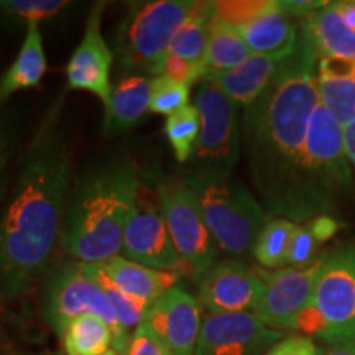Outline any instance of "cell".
Instances as JSON below:
<instances>
[{"label": "cell", "mask_w": 355, "mask_h": 355, "mask_svg": "<svg viewBox=\"0 0 355 355\" xmlns=\"http://www.w3.org/2000/svg\"><path fill=\"white\" fill-rule=\"evenodd\" d=\"M196 7V0H150L128 10L115 38V58L123 69L157 78L170 55L176 33Z\"/></svg>", "instance_id": "obj_6"}, {"label": "cell", "mask_w": 355, "mask_h": 355, "mask_svg": "<svg viewBox=\"0 0 355 355\" xmlns=\"http://www.w3.org/2000/svg\"><path fill=\"white\" fill-rule=\"evenodd\" d=\"M61 337L68 355H104L114 349L112 329L96 316L74 319Z\"/></svg>", "instance_id": "obj_25"}, {"label": "cell", "mask_w": 355, "mask_h": 355, "mask_svg": "<svg viewBox=\"0 0 355 355\" xmlns=\"http://www.w3.org/2000/svg\"><path fill=\"white\" fill-rule=\"evenodd\" d=\"M60 97L20 158L10 201L0 217V303L21 298L46 277L60 242L71 188V150Z\"/></svg>", "instance_id": "obj_1"}, {"label": "cell", "mask_w": 355, "mask_h": 355, "mask_svg": "<svg viewBox=\"0 0 355 355\" xmlns=\"http://www.w3.org/2000/svg\"><path fill=\"white\" fill-rule=\"evenodd\" d=\"M125 259L163 272H176L181 261L159 207L139 196L123 230Z\"/></svg>", "instance_id": "obj_16"}, {"label": "cell", "mask_w": 355, "mask_h": 355, "mask_svg": "<svg viewBox=\"0 0 355 355\" xmlns=\"http://www.w3.org/2000/svg\"><path fill=\"white\" fill-rule=\"evenodd\" d=\"M125 355H170V352L162 340L153 334V331L141 322L130 336Z\"/></svg>", "instance_id": "obj_35"}, {"label": "cell", "mask_w": 355, "mask_h": 355, "mask_svg": "<svg viewBox=\"0 0 355 355\" xmlns=\"http://www.w3.org/2000/svg\"><path fill=\"white\" fill-rule=\"evenodd\" d=\"M293 53V51H291ZM286 56H259L252 55L242 64L224 71V73H209L202 81H209L230 97L239 107H248L263 94L273 78L277 76L279 66Z\"/></svg>", "instance_id": "obj_18"}, {"label": "cell", "mask_w": 355, "mask_h": 355, "mask_svg": "<svg viewBox=\"0 0 355 355\" xmlns=\"http://www.w3.org/2000/svg\"><path fill=\"white\" fill-rule=\"evenodd\" d=\"M89 270L107 278L119 290L132 296V298L153 304L163 293L176 286L180 273L153 270L148 266L137 263L125 257H112V259L99 261V263H84Z\"/></svg>", "instance_id": "obj_17"}, {"label": "cell", "mask_w": 355, "mask_h": 355, "mask_svg": "<svg viewBox=\"0 0 355 355\" xmlns=\"http://www.w3.org/2000/svg\"><path fill=\"white\" fill-rule=\"evenodd\" d=\"M105 3H96L87 17L81 43L69 58L66 66L68 87L74 91H86L99 97L102 104H109L114 86L110 83V73L115 60V53L102 35V13Z\"/></svg>", "instance_id": "obj_14"}, {"label": "cell", "mask_w": 355, "mask_h": 355, "mask_svg": "<svg viewBox=\"0 0 355 355\" xmlns=\"http://www.w3.org/2000/svg\"><path fill=\"white\" fill-rule=\"evenodd\" d=\"M311 303L327 324L324 343L332 344L355 322V245L322 259Z\"/></svg>", "instance_id": "obj_10"}, {"label": "cell", "mask_w": 355, "mask_h": 355, "mask_svg": "<svg viewBox=\"0 0 355 355\" xmlns=\"http://www.w3.org/2000/svg\"><path fill=\"white\" fill-rule=\"evenodd\" d=\"M43 355H46V354H43Z\"/></svg>", "instance_id": "obj_45"}, {"label": "cell", "mask_w": 355, "mask_h": 355, "mask_svg": "<svg viewBox=\"0 0 355 355\" xmlns=\"http://www.w3.org/2000/svg\"><path fill=\"white\" fill-rule=\"evenodd\" d=\"M308 225L319 243L329 241L332 235L337 232V229H339V222L331 216H319L316 219L311 220Z\"/></svg>", "instance_id": "obj_38"}, {"label": "cell", "mask_w": 355, "mask_h": 355, "mask_svg": "<svg viewBox=\"0 0 355 355\" xmlns=\"http://www.w3.org/2000/svg\"><path fill=\"white\" fill-rule=\"evenodd\" d=\"M181 180L196 196L219 250L232 260L254 250L257 237L270 217L250 191L232 175L209 170L189 168Z\"/></svg>", "instance_id": "obj_4"}, {"label": "cell", "mask_w": 355, "mask_h": 355, "mask_svg": "<svg viewBox=\"0 0 355 355\" xmlns=\"http://www.w3.org/2000/svg\"><path fill=\"white\" fill-rule=\"evenodd\" d=\"M201 132L191 158V168L232 175L241 157L242 125L239 105L216 84L201 81L194 96Z\"/></svg>", "instance_id": "obj_8"}, {"label": "cell", "mask_w": 355, "mask_h": 355, "mask_svg": "<svg viewBox=\"0 0 355 355\" xmlns=\"http://www.w3.org/2000/svg\"><path fill=\"white\" fill-rule=\"evenodd\" d=\"M73 6L66 0H0V28H17L32 21L55 19Z\"/></svg>", "instance_id": "obj_27"}, {"label": "cell", "mask_w": 355, "mask_h": 355, "mask_svg": "<svg viewBox=\"0 0 355 355\" xmlns=\"http://www.w3.org/2000/svg\"><path fill=\"white\" fill-rule=\"evenodd\" d=\"M265 355H322V350L309 337L291 336L283 337Z\"/></svg>", "instance_id": "obj_36"}, {"label": "cell", "mask_w": 355, "mask_h": 355, "mask_svg": "<svg viewBox=\"0 0 355 355\" xmlns=\"http://www.w3.org/2000/svg\"><path fill=\"white\" fill-rule=\"evenodd\" d=\"M344 343H355V322L352 324V326L349 327L347 331L343 332V334L337 337V339H336L334 343H332L331 345H334V344H344Z\"/></svg>", "instance_id": "obj_42"}, {"label": "cell", "mask_w": 355, "mask_h": 355, "mask_svg": "<svg viewBox=\"0 0 355 355\" xmlns=\"http://www.w3.org/2000/svg\"><path fill=\"white\" fill-rule=\"evenodd\" d=\"M273 0H232V2H212L214 17L234 28L248 24L273 7Z\"/></svg>", "instance_id": "obj_32"}, {"label": "cell", "mask_w": 355, "mask_h": 355, "mask_svg": "<svg viewBox=\"0 0 355 355\" xmlns=\"http://www.w3.org/2000/svg\"><path fill=\"white\" fill-rule=\"evenodd\" d=\"M322 355H355V343H344L331 345Z\"/></svg>", "instance_id": "obj_41"}, {"label": "cell", "mask_w": 355, "mask_h": 355, "mask_svg": "<svg viewBox=\"0 0 355 355\" xmlns=\"http://www.w3.org/2000/svg\"><path fill=\"white\" fill-rule=\"evenodd\" d=\"M319 242L316 241L309 225H296L293 234L290 254H288V265L293 268H308L316 263Z\"/></svg>", "instance_id": "obj_33"}, {"label": "cell", "mask_w": 355, "mask_h": 355, "mask_svg": "<svg viewBox=\"0 0 355 355\" xmlns=\"http://www.w3.org/2000/svg\"><path fill=\"white\" fill-rule=\"evenodd\" d=\"M199 132H201V119L194 105L178 110L166 117L165 135L170 141L176 162L189 163L196 148Z\"/></svg>", "instance_id": "obj_28"}, {"label": "cell", "mask_w": 355, "mask_h": 355, "mask_svg": "<svg viewBox=\"0 0 355 355\" xmlns=\"http://www.w3.org/2000/svg\"><path fill=\"white\" fill-rule=\"evenodd\" d=\"M318 63L301 32L295 50L254 104L243 109L242 144L252 183L270 219L300 222L301 166L311 115L319 104Z\"/></svg>", "instance_id": "obj_2"}, {"label": "cell", "mask_w": 355, "mask_h": 355, "mask_svg": "<svg viewBox=\"0 0 355 355\" xmlns=\"http://www.w3.org/2000/svg\"><path fill=\"white\" fill-rule=\"evenodd\" d=\"M204 74H206V69H204L202 64L191 63V61H186L183 58L171 55V53L165 58L162 71H159V76H165L171 81L184 84V86L189 87L193 84L201 83Z\"/></svg>", "instance_id": "obj_34"}, {"label": "cell", "mask_w": 355, "mask_h": 355, "mask_svg": "<svg viewBox=\"0 0 355 355\" xmlns=\"http://www.w3.org/2000/svg\"><path fill=\"white\" fill-rule=\"evenodd\" d=\"M158 207L181 261L198 278L202 277L217 263L219 248L204 220L194 193L181 178L163 181L158 186Z\"/></svg>", "instance_id": "obj_9"}, {"label": "cell", "mask_w": 355, "mask_h": 355, "mask_svg": "<svg viewBox=\"0 0 355 355\" xmlns=\"http://www.w3.org/2000/svg\"><path fill=\"white\" fill-rule=\"evenodd\" d=\"M282 339L254 313L207 314L194 355H265Z\"/></svg>", "instance_id": "obj_12"}, {"label": "cell", "mask_w": 355, "mask_h": 355, "mask_svg": "<svg viewBox=\"0 0 355 355\" xmlns=\"http://www.w3.org/2000/svg\"><path fill=\"white\" fill-rule=\"evenodd\" d=\"M212 17H214L212 2H196L194 10L191 12L188 20L184 21L173 40L170 50L171 55L204 66V58H206L207 44H209Z\"/></svg>", "instance_id": "obj_24"}, {"label": "cell", "mask_w": 355, "mask_h": 355, "mask_svg": "<svg viewBox=\"0 0 355 355\" xmlns=\"http://www.w3.org/2000/svg\"><path fill=\"white\" fill-rule=\"evenodd\" d=\"M104 355H119V354L115 352V350L112 349V350H109V352H107V354H104Z\"/></svg>", "instance_id": "obj_44"}, {"label": "cell", "mask_w": 355, "mask_h": 355, "mask_svg": "<svg viewBox=\"0 0 355 355\" xmlns=\"http://www.w3.org/2000/svg\"><path fill=\"white\" fill-rule=\"evenodd\" d=\"M250 56L252 51L248 50L237 28L212 17L209 44H207L206 58H204L206 74L224 73L242 64Z\"/></svg>", "instance_id": "obj_23"}, {"label": "cell", "mask_w": 355, "mask_h": 355, "mask_svg": "<svg viewBox=\"0 0 355 355\" xmlns=\"http://www.w3.org/2000/svg\"><path fill=\"white\" fill-rule=\"evenodd\" d=\"M202 321L199 300L183 288L173 286L150 306L144 324L162 340L170 355H194Z\"/></svg>", "instance_id": "obj_15"}, {"label": "cell", "mask_w": 355, "mask_h": 355, "mask_svg": "<svg viewBox=\"0 0 355 355\" xmlns=\"http://www.w3.org/2000/svg\"><path fill=\"white\" fill-rule=\"evenodd\" d=\"M79 263H81V261H79ZM81 265L92 278L97 279V283L102 286V290L105 291V295H107L110 304H112L115 314H117L119 322H121V326L123 327V329L130 331V329H133V327H139L140 324L145 321L146 313H148L150 306L152 304L125 295V293L119 290L117 286L112 285L107 278H104L102 275L89 270L84 263H81Z\"/></svg>", "instance_id": "obj_30"}, {"label": "cell", "mask_w": 355, "mask_h": 355, "mask_svg": "<svg viewBox=\"0 0 355 355\" xmlns=\"http://www.w3.org/2000/svg\"><path fill=\"white\" fill-rule=\"evenodd\" d=\"M0 355H12L10 344H8L7 337L3 336L2 331H0Z\"/></svg>", "instance_id": "obj_43"}, {"label": "cell", "mask_w": 355, "mask_h": 355, "mask_svg": "<svg viewBox=\"0 0 355 355\" xmlns=\"http://www.w3.org/2000/svg\"><path fill=\"white\" fill-rule=\"evenodd\" d=\"M152 79L145 74H123L114 86L109 104L105 105L104 128L109 135H117L135 127L150 112Z\"/></svg>", "instance_id": "obj_21"}, {"label": "cell", "mask_w": 355, "mask_h": 355, "mask_svg": "<svg viewBox=\"0 0 355 355\" xmlns=\"http://www.w3.org/2000/svg\"><path fill=\"white\" fill-rule=\"evenodd\" d=\"M336 7L340 15H343L345 24L355 30V0H350V2H336Z\"/></svg>", "instance_id": "obj_40"}, {"label": "cell", "mask_w": 355, "mask_h": 355, "mask_svg": "<svg viewBox=\"0 0 355 355\" xmlns=\"http://www.w3.org/2000/svg\"><path fill=\"white\" fill-rule=\"evenodd\" d=\"M140 196L139 168L115 159L71 184L60 243L81 263H99L122 252L123 230Z\"/></svg>", "instance_id": "obj_3"}, {"label": "cell", "mask_w": 355, "mask_h": 355, "mask_svg": "<svg viewBox=\"0 0 355 355\" xmlns=\"http://www.w3.org/2000/svg\"><path fill=\"white\" fill-rule=\"evenodd\" d=\"M352 186L344 127L319 101L311 115L301 166L300 222L329 216L349 196Z\"/></svg>", "instance_id": "obj_5"}, {"label": "cell", "mask_w": 355, "mask_h": 355, "mask_svg": "<svg viewBox=\"0 0 355 355\" xmlns=\"http://www.w3.org/2000/svg\"><path fill=\"white\" fill-rule=\"evenodd\" d=\"M321 265L322 259L308 268L288 266L272 272L259 270L263 282V296L254 313L255 316L275 331L295 329L301 313L313 301Z\"/></svg>", "instance_id": "obj_11"}, {"label": "cell", "mask_w": 355, "mask_h": 355, "mask_svg": "<svg viewBox=\"0 0 355 355\" xmlns=\"http://www.w3.org/2000/svg\"><path fill=\"white\" fill-rule=\"evenodd\" d=\"M12 153V137L8 128L0 122V202L3 201L8 184V163Z\"/></svg>", "instance_id": "obj_37"}, {"label": "cell", "mask_w": 355, "mask_h": 355, "mask_svg": "<svg viewBox=\"0 0 355 355\" xmlns=\"http://www.w3.org/2000/svg\"><path fill=\"white\" fill-rule=\"evenodd\" d=\"M300 26L319 60H355V30L345 24L336 3L300 19Z\"/></svg>", "instance_id": "obj_20"}, {"label": "cell", "mask_w": 355, "mask_h": 355, "mask_svg": "<svg viewBox=\"0 0 355 355\" xmlns=\"http://www.w3.org/2000/svg\"><path fill=\"white\" fill-rule=\"evenodd\" d=\"M191 87L175 83L165 76L152 78V96H150V112L166 115L188 107Z\"/></svg>", "instance_id": "obj_31"}, {"label": "cell", "mask_w": 355, "mask_h": 355, "mask_svg": "<svg viewBox=\"0 0 355 355\" xmlns=\"http://www.w3.org/2000/svg\"><path fill=\"white\" fill-rule=\"evenodd\" d=\"M243 42L259 56H286L291 55L300 38V19L283 10L279 2L260 17L239 26Z\"/></svg>", "instance_id": "obj_19"}, {"label": "cell", "mask_w": 355, "mask_h": 355, "mask_svg": "<svg viewBox=\"0 0 355 355\" xmlns=\"http://www.w3.org/2000/svg\"><path fill=\"white\" fill-rule=\"evenodd\" d=\"M295 230V222L283 217H272L261 229L252 250L257 261L265 268H279L286 265Z\"/></svg>", "instance_id": "obj_26"}, {"label": "cell", "mask_w": 355, "mask_h": 355, "mask_svg": "<svg viewBox=\"0 0 355 355\" xmlns=\"http://www.w3.org/2000/svg\"><path fill=\"white\" fill-rule=\"evenodd\" d=\"M199 303L209 314L255 313L263 296L259 270L241 260L217 261L199 277Z\"/></svg>", "instance_id": "obj_13"}, {"label": "cell", "mask_w": 355, "mask_h": 355, "mask_svg": "<svg viewBox=\"0 0 355 355\" xmlns=\"http://www.w3.org/2000/svg\"><path fill=\"white\" fill-rule=\"evenodd\" d=\"M344 145H345V155L350 162L355 165V121L344 127Z\"/></svg>", "instance_id": "obj_39"}, {"label": "cell", "mask_w": 355, "mask_h": 355, "mask_svg": "<svg viewBox=\"0 0 355 355\" xmlns=\"http://www.w3.org/2000/svg\"><path fill=\"white\" fill-rule=\"evenodd\" d=\"M46 73V55L40 24L32 21L25 28V38L15 60L0 76V105L20 91L38 87Z\"/></svg>", "instance_id": "obj_22"}, {"label": "cell", "mask_w": 355, "mask_h": 355, "mask_svg": "<svg viewBox=\"0 0 355 355\" xmlns=\"http://www.w3.org/2000/svg\"><path fill=\"white\" fill-rule=\"evenodd\" d=\"M319 99L343 127L355 121V81L350 78L331 76L318 71Z\"/></svg>", "instance_id": "obj_29"}, {"label": "cell", "mask_w": 355, "mask_h": 355, "mask_svg": "<svg viewBox=\"0 0 355 355\" xmlns=\"http://www.w3.org/2000/svg\"><path fill=\"white\" fill-rule=\"evenodd\" d=\"M42 301L44 319L60 336L74 319L101 318L114 332V350L125 355L130 334L119 322L105 291L79 261H68L50 270L44 277Z\"/></svg>", "instance_id": "obj_7"}]
</instances>
